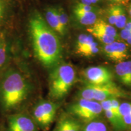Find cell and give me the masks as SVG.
<instances>
[{
    "label": "cell",
    "mask_w": 131,
    "mask_h": 131,
    "mask_svg": "<svg viewBox=\"0 0 131 131\" xmlns=\"http://www.w3.org/2000/svg\"><path fill=\"white\" fill-rule=\"evenodd\" d=\"M29 30L34 54L40 63L49 69L60 64L63 57L61 41L40 12L36 11L30 15Z\"/></svg>",
    "instance_id": "obj_1"
},
{
    "label": "cell",
    "mask_w": 131,
    "mask_h": 131,
    "mask_svg": "<svg viewBox=\"0 0 131 131\" xmlns=\"http://www.w3.org/2000/svg\"><path fill=\"white\" fill-rule=\"evenodd\" d=\"M34 92L32 82L21 70L7 69L0 77V109L12 114L19 110L29 101Z\"/></svg>",
    "instance_id": "obj_2"
},
{
    "label": "cell",
    "mask_w": 131,
    "mask_h": 131,
    "mask_svg": "<svg viewBox=\"0 0 131 131\" xmlns=\"http://www.w3.org/2000/svg\"><path fill=\"white\" fill-rule=\"evenodd\" d=\"M76 80V72L69 63L59 64L52 69L49 77V95L52 99L60 100L69 92Z\"/></svg>",
    "instance_id": "obj_3"
},
{
    "label": "cell",
    "mask_w": 131,
    "mask_h": 131,
    "mask_svg": "<svg viewBox=\"0 0 131 131\" xmlns=\"http://www.w3.org/2000/svg\"><path fill=\"white\" fill-rule=\"evenodd\" d=\"M103 111L100 102L84 99H79L68 107L70 115L88 123L95 120Z\"/></svg>",
    "instance_id": "obj_4"
},
{
    "label": "cell",
    "mask_w": 131,
    "mask_h": 131,
    "mask_svg": "<svg viewBox=\"0 0 131 131\" xmlns=\"http://www.w3.org/2000/svg\"><path fill=\"white\" fill-rule=\"evenodd\" d=\"M58 105L49 100L38 101L32 108L31 117L39 128L47 130L55 119Z\"/></svg>",
    "instance_id": "obj_5"
},
{
    "label": "cell",
    "mask_w": 131,
    "mask_h": 131,
    "mask_svg": "<svg viewBox=\"0 0 131 131\" xmlns=\"http://www.w3.org/2000/svg\"><path fill=\"white\" fill-rule=\"evenodd\" d=\"M94 94V100L101 102L107 99L118 98H127L125 91L119 88L114 82L102 85L88 84Z\"/></svg>",
    "instance_id": "obj_6"
},
{
    "label": "cell",
    "mask_w": 131,
    "mask_h": 131,
    "mask_svg": "<svg viewBox=\"0 0 131 131\" xmlns=\"http://www.w3.org/2000/svg\"><path fill=\"white\" fill-rule=\"evenodd\" d=\"M32 117L24 113L10 114L7 118V131H38Z\"/></svg>",
    "instance_id": "obj_7"
},
{
    "label": "cell",
    "mask_w": 131,
    "mask_h": 131,
    "mask_svg": "<svg viewBox=\"0 0 131 131\" xmlns=\"http://www.w3.org/2000/svg\"><path fill=\"white\" fill-rule=\"evenodd\" d=\"M83 75L88 84L102 85L112 82L113 76L107 68L103 66H91L86 69Z\"/></svg>",
    "instance_id": "obj_8"
},
{
    "label": "cell",
    "mask_w": 131,
    "mask_h": 131,
    "mask_svg": "<svg viewBox=\"0 0 131 131\" xmlns=\"http://www.w3.org/2000/svg\"><path fill=\"white\" fill-rule=\"evenodd\" d=\"M103 50L108 58L118 63L126 61L128 57V48L122 42L115 41L112 43L104 45Z\"/></svg>",
    "instance_id": "obj_9"
},
{
    "label": "cell",
    "mask_w": 131,
    "mask_h": 131,
    "mask_svg": "<svg viewBox=\"0 0 131 131\" xmlns=\"http://www.w3.org/2000/svg\"><path fill=\"white\" fill-rule=\"evenodd\" d=\"M55 131H82L81 123L71 115H63Z\"/></svg>",
    "instance_id": "obj_10"
},
{
    "label": "cell",
    "mask_w": 131,
    "mask_h": 131,
    "mask_svg": "<svg viewBox=\"0 0 131 131\" xmlns=\"http://www.w3.org/2000/svg\"><path fill=\"white\" fill-rule=\"evenodd\" d=\"M45 19L49 27L52 30L55 31L57 34H58L61 36H64L65 35L66 31L64 30L60 24L58 15H57L56 7H47L45 10Z\"/></svg>",
    "instance_id": "obj_11"
},
{
    "label": "cell",
    "mask_w": 131,
    "mask_h": 131,
    "mask_svg": "<svg viewBox=\"0 0 131 131\" xmlns=\"http://www.w3.org/2000/svg\"><path fill=\"white\" fill-rule=\"evenodd\" d=\"M115 71L119 81L125 86L131 87V61H124L118 63Z\"/></svg>",
    "instance_id": "obj_12"
},
{
    "label": "cell",
    "mask_w": 131,
    "mask_h": 131,
    "mask_svg": "<svg viewBox=\"0 0 131 131\" xmlns=\"http://www.w3.org/2000/svg\"><path fill=\"white\" fill-rule=\"evenodd\" d=\"M75 19L83 26H91L98 20L97 14L95 12H84L73 9Z\"/></svg>",
    "instance_id": "obj_13"
},
{
    "label": "cell",
    "mask_w": 131,
    "mask_h": 131,
    "mask_svg": "<svg viewBox=\"0 0 131 131\" xmlns=\"http://www.w3.org/2000/svg\"><path fill=\"white\" fill-rule=\"evenodd\" d=\"M91 28L95 30L101 31L103 33H105L107 35L114 37L115 38H118V34L115 29V27L110 24H108L103 20H97L92 26H89Z\"/></svg>",
    "instance_id": "obj_14"
},
{
    "label": "cell",
    "mask_w": 131,
    "mask_h": 131,
    "mask_svg": "<svg viewBox=\"0 0 131 131\" xmlns=\"http://www.w3.org/2000/svg\"><path fill=\"white\" fill-rule=\"evenodd\" d=\"M87 31L90 33L93 37L95 38L104 45H108V44L112 43L117 40L114 37L107 35L105 33H103L101 31L91 28V27H89L87 29Z\"/></svg>",
    "instance_id": "obj_15"
},
{
    "label": "cell",
    "mask_w": 131,
    "mask_h": 131,
    "mask_svg": "<svg viewBox=\"0 0 131 131\" xmlns=\"http://www.w3.org/2000/svg\"><path fill=\"white\" fill-rule=\"evenodd\" d=\"M94 41V37L92 35H87V34H82L80 35L77 38L76 46H75L76 53L78 54V53L80 51H81L83 49Z\"/></svg>",
    "instance_id": "obj_16"
},
{
    "label": "cell",
    "mask_w": 131,
    "mask_h": 131,
    "mask_svg": "<svg viewBox=\"0 0 131 131\" xmlns=\"http://www.w3.org/2000/svg\"><path fill=\"white\" fill-rule=\"evenodd\" d=\"M127 23V17L124 8L122 6H117V16L115 26L119 29H123Z\"/></svg>",
    "instance_id": "obj_17"
},
{
    "label": "cell",
    "mask_w": 131,
    "mask_h": 131,
    "mask_svg": "<svg viewBox=\"0 0 131 131\" xmlns=\"http://www.w3.org/2000/svg\"><path fill=\"white\" fill-rule=\"evenodd\" d=\"M82 131H108L106 124L100 121L94 120L88 123Z\"/></svg>",
    "instance_id": "obj_18"
},
{
    "label": "cell",
    "mask_w": 131,
    "mask_h": 131,
    "mask_svg": "<svg viewBox=\"0 0 131 131\" xmlns=\"http://www.w3.org/2000/svg\"><path fill=\"white\" fill-rule=\"evenodd\" d=\"M99 50L100 49L98 43L94 41L83 49L81 51H80L78 53V55L86 57H92L97 54L99 52Z\"/></svg>",
    "instance_id": "obj_19"
},
{
    "label": "cell",
    "mask_w": 131,
    "mask_h": 131,
    "mask_svg": "<svg viewBox=\"0 0 131 131\" xmlns=\"http://www.w3.org/2000/svg\"><path fill=\"white\" fill-rule=\"evenodd\" d=\"M8 59V48L6 42L0 41V70L4 66Z\"/></svg>",
    "instance_id": "obj_20"
},
{
    "label": "cell",
    "mask_w": 131,
    "mask_h": 131,
    "mask_svg": "<svg viewBox=\"0 0 131 131\" xmlns=\"http://www.w3.org/2000/svg\"><path fill=\"white\" fill-rule=\"evenodd\" d=\"M57 15H58L59 21H60V24L64 30L66 31L67 27H68V23H69V17L68 14L65 12L64 9L63 7H56Z\"/></svg>",
    "instance_id": "obj_21"
},
{
    "label": "cell",
    "mask_w": 131,
    "mask_h": 131,
    "mask_svg": "<svg viewBox=\"0 0 131 131\" xmlns=\"http://www.w3.org/2000/svg\"><path fill=\"white\" fill-rule=\"evenodd\" d=\"M104 112L108 120L111 122V123L112 124V126L116 130H122V129H123L121 124L119 123L118 119L113 113L112 111L107 110L104 111Z\"/></svg>",
    "instance_id": "obj_22"
},
{
    "label": "cell",
    "mask_w": 131,
    "mask_h": 131,
    "mask_svg": "<svg viewBox=\"0 0 131 131\" xmlns=\"http://www.w3.org/2000/svg\"><path fill=\"white\" fill-rule=\"evenodd\" d=\"M73 9L78 10L84 11V12H96L98 11L97 7H95L93 5H87L83 4L81 3H79L75 6Z\"/></svg>",
    "instance_id": "obj_23"
},
{
    "label": "cell",
    "mask_w": 131,
    "mask_h": 131,
    "mask_svg": "<svg viewBox=\"0 0 131 131\" xmlns=\"http://www.w3.org/2000/svg\"><path fill=\"white\" fill-rule=\"evenodd\" d=\"M131 114V103H123L119 105V114L121 117ZM123 120V119H122Z\"/></svg>",
    "instance_id": "obj_24"
},
{
    "label": "cell",
    "mask_w": 131,
    "mask_h": 131,
    "mask_svg": "<svg viewBox=\"0 0 131 131\" xmlns=\"http://www.w3.org/2000/svg\"><path fill=\"white\" fill-rule=\"evenodd\" d=\"M116 16H117V6H114L109 9L107 13V19L109 24L114 26L115 23Z\"/></svg>",
    "instance_id": "obj_25"
},
{
    "label": "cell",
    "mask_w": 131,
    "mask_h": 131,
    "mask_svg": "<svg viewBox=\"0 0 131 131\" xmlns=\"http://www.w3.org/2000/svg\"><path fill=\"white\" fill-rule=\"evenodd\" d=\"M6 14V7L5 5L1 0H0V23L3 20Z\"/></svg>",
    "instance_id": "obj_26"
},
{
    "label": "cell",
    "mask_w": 131,
    "mask_h": 131,
    "mask_svg": "<svg viewBox=\"0 0 131 131\" xmlns=\"http://www.w3.org/2000/svg\"><path fill=\"white\" fill-rule=\"evenodd\" d=\"M123 122L124 125L125 127L130 126H131V114L125 115L123 117Z\"/></svg>",
    "instance_id": "obj_27"
},
{
    "label": "cell",
    "mask_w": 131,
    "mask_h": 131,
    "mask_svg": "<svg viewBox=\"0 0 131 131\" xmlns=\"http://www.w3.org/2000/svg\"><path fill=\"white\" fill-rule=\"evenodd\" d=\"M123 29H125V30H131V20L127 21L126 24Z\"/></svg>",
    "instance_id": "obj_28"
},
{
    "label": "cell",
    "mask_w": 131,
    "mask_h": 131,
    "mask_svg": "<svg viewBox=\"0 0 131 131\" xmlns=\"http://www.w3.org/2000/svg\"><path fill=\"white\" fill-rule=\"evenodd\" d=\"M80 3L87 5H92V0H80Z\"/></svg>",
    "instance_id": "obj_29"
},
{
    "label": "cell",
    "mask_w": 131,
    "mask_h": 131,
    "mask_svg": "<svg viewBox=\"0 0 131 131\" xmlns=\"http://www.w3.org/2000/svg\"><path fill=\"white\" fill-rule=\"evenodd\" d=\"M126 41H127V43H128V44H129V45H131V36H130V37H129V38H128V39H127V40H126Z\"/></svg>",
    "instance_id": "obj_30"
},
{
    "label": "cell",
    "mask_w": 131,
    "mask_h": 131,
    "mask_svg": "<svg viewBox=\"0 0 131 131\" xmlns=\"http://www.w3.org/2000/svg\"><path fill=\"white\" fill-rule=\"evenodd\" d=\"M100 1V0H92V4H96V3L99 2Z\"/></svg>",
    "instance_id": "obj_31"
},
{
    "label": "cell",
    "mask_w": 131,
    "mask_h": 131,
    "mask_svg": "<svg viewBox=\"0 0 131 131\" xmlns=\"http://www.w3.org/2000/svg\"><path fill=\"white\" fill-rule=\"evenodd\" d=\"M129 15L131 17V4L130 5V6H129Z\"/></svg>",
    "instance_id": "obj_32"
},
{
    "label": "cell",
    "mask_w": 131,
    "mask_h": 131,
    "mask_svg": "<svg viewBox=\"0 0 131 131\" xmlns=\"http://www.w3.org/2000/svg\"><path fill=\"white\" fill-rule=\"evenodd\" d=\"M112 1H114V2H119V1H122L123 0H111Z\"/></svg>",
    "instance_id": "obj_33"
}]
</instances>
